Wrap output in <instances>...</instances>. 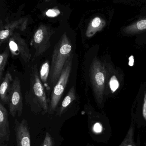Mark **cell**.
<instances>
[{"label": "cell", "instance_id": "obj_9", "mask_svg": "<svg viewBox=\"0 0 146 146\" xmlns=\"http://www.w3.org/2000/svg\"><path fill=\"white\" fill-rule=\"evenodd\" d=\"M28 19L26 18L20 19L7 24L3 28H1L0 31V44L5 42L16 33L17 30L24 31L28 25Z\"/></svg>", "mask_w": 146, "mask_h": 146}, {"label": "cell", "instance_id": "obj_4", "mask_svg": "<svg viewBox=\"0 0 146 146\" xmlns=\"http://www.w3.org/2000/svg\"><path fill=\"white\" fill-rule=\"evenodd\" d=\"M73 55L68 60L64 66L59 79L54 88L51 95L48 113L53 114L56 111L63 93L66 88L72 68Z\"/></svg>", "mask_w": 146, "mask_h": 146}, {"label": "cell", "instance_id": "obj_12", "mask_svg": "<svg viewBox=\"0 0 146 146\" xmlns=\"http://www.w3.org/2000/svg\"><path fill=\"white\" fill-rule=\"evenodd\" d=\"M106 21L99 17L93 19L88 25L86 30V36L90 38L94 36L96 32L101 31L106 25Z\"/></svg>", "mask_w": 146, "mask_h": 146}, {"label": "cell", "instance_id": "obj_15", "mask_svg": "<svg viewBox=\"0 0 146 146\" xmlns=\"http://www.w3.org/2000/svg\"><path fill=\"white\" fill-rule=\"evenodd\" d=\"M134 124L131 122L128 133L122 143L119 146H137L134 140Z\"/></svg>", "mask_w": 146, "mask_h": 146}, {"label": "cell", "instance_id": "obj_22", "mask_svg": "<svg viewBox=\"0 0 146 146\" xmlns=\"http://www.w3.org/2000/svg\"><path fill=\"white\" fill-rule=\"evenodd\" d=\"M142 115L143 118L146 121V92L144 93V99L142 106Z\"/></svg>", "mask_w": 146, "mask_h": 146}, {"label": "cell", "instance_id": "obj_3", "mask_svg": "<svg viewBox=\"0 0 146 146\" xmlns=\"http://www.w3.org/2000/svg\"><path fill=\"white\" fill-rule=\"evenodd\" d=\"M106 72L105 65L96 57L94 58L90 67V77L95 98L99 107L103 101Z\"/></svg>", "mask_w": 146, "mask_h": 146}, {"label": "cell", "instance_id": "obj_23", "mask_svg": "<svg viewBox=\"0 0 146 146\" xmlns=\"http://www.w3.org/2000/svg\"><path fill=\"white\" fill-rule=\"evenodd\" d=\"M129 65L130 66H133L134 65V57L132 55L129 58Z\"/></svg>", "mask_w": 146, "mask_h": 146}, {"label": "cell", "instance_id": "obj_6", "mask_svg": "<svg viewBox=\"0 0 146 146\" xmlns=\"http://www.w3.org/2000/svg\"><path fill=\"white\" fill-rule=\"evenodd\" d=\"M23 98L21 82L18 77L13 81L10 95L9 111L11 116L14 118L16 116L20 117L23 111Z\"/></svg>", "mask_w": 146, "mask_h": 146}, {"label": "cell", "instance_id": "obj_20", "mask_svg": "<svg viewBox=\"0 0 146 146\" xmlns=\"http://www.w3.org/2000/svg\"><path fill=\"white\" fill-rule=\"evenodd\" d=\"M89 125L90 129L94 133L98 134L100 133L102 130V126L101 123L99 122H96L92 124V125Z\"/></svg>", "mask_w": 146, "mask_h": 146}, {"label": "cell", "instance_id": "obj_25", "mask_svg": "<svg viewBox=\"0 0 146 146\" xmlns=\"http://www.w3.org/2000/svg\"><path fill=\"white\" fill-rule=\"evenodd\" d=\"M87 146H94V145H92V144H90V143H88L87 144Z\"/></svg>", "mask_w": 146, "mask_h": 146}, {"label": "cell", "instance_id": "obj_16", "mask_svg": "<svg viewBox=\"0 0 146 146\" xmlns=\"http://www.w3.org/2000/svg\"><path fill=\"white\" fill-rule=\"evenodd\" d=\"M9 52L10 49L7 48L3 52L0 54V80L1 81L3 78V73L5 70V66L7 63Z\"/></svg>", "mask_w": 146, "mask_h": 146}, {"label": "cell", "instance_id": "obj_1", "mask_svg": "<svg viewBox=\"0 0 146 146\" xmlns=\"http://www.w3.org/2000/svg\"><path fill=\"white\" fill-rule=\"evenodd\" d=\"M72 55V45L67 34L64 32L54 48L48 80L51 87L54 88L59 79L64 66Z\"/></svg>", "mask_w": 146, "mask_h": 146}, {"label": "cell", "instance_id": "obj_14", "mask_svg": "<svg viewBox=\"0 0 146 146\" xmlns=\"http://www.w3.org/2000/svg\"><path fill=\"white\" fill-rule=\"evenodd\" d=\"M146 30V17L124 28L123 31L127 35H134Z\"/></svg>", "mask_w": 146, "mask_h": 146}, {"label": "cell", "instance_id": "obj_5", "mask_svg": "<svg viewBox=\"0 0 146 146\" xmlns=\"http://www.w3.org/2000/svg\"><path fill=\"white\" fill-rule=\"evenodd\" d=\"M54 33L52 29L41 24L36 31L33 36V45L35 50L34 58L42 55L51 46V39Z\"/></svg>", "mask_w": 146, "mask_h": 146}, {"label": "cell", "instance_id": "obj_11", "mask_svg": "<svg viewBox=\"0 0 146 146\" xmlns=\"http://www.w3.org/2000/svg\"><path fill=\"white\" fill-rule=\"evenodd\" d=\"M13 81L11 74L9 72H7L3 78V82L0 87L1 102L4 105H9Z\"/></svg>", "mask_w": 146, "mask_h": 146}, {"label": "cell", "instance_id": "obj_21", "mask_svg": "<svg viewBox=\"0 0 146 146\" xmlns=\"http://www.w3.org/2000/svg\"><path fill=\"white\" fill-rule=\"evenodd\" d=\"M60 12L59 10L56 8L49 9L46 12V16L48 17H55L60 14Z\"/></svg>", "mask_w": 146, "mask_h": 146}, {"label": "cell", "instance_id": "obj_19", "mask_svg": "<svg viewBox=\"0 0 146 146\" xmlns=\"http://www.w3.org/2000/svg\"><path fill=\"white\" fill-rule=\"evenodd\" d=\"M41 146H54L53 138L48 132L46 133L44 141Z\"/></svg>", "mask_w": 146, "mask_h": 146}, {"label": "cell", "instance_id": "obj_10", "mask_svg": "<svg viewBox=\"0 0 146 146\" xmlns=\"http://www.w3.org/2000/svg\"><path fill=\"white\" fill-rule=\"evenodd\" d=\"M8 113L4 104L0 102V144L8 142L11 137Z\"/></svg>", "mask_w": 146, "mask_h": 146}, {"label": "cell", "instance_id": "obj_2", "mask_svg": "<svg viewBox=\"0 0 146 146\" xmlns=\"http://www.w3.org/2000/svg\"><path fill=\"white\" fill-rule=\"evenodd\" d=\"M25 97L26 102L34 112H41L42 114L48 113L49 106L36 65H34L31 69L30 89Z\"/></svg>", "mask_w": 146, "mask_h": 146}, {"label": "cell", "instance_id": "obj_17", "mask_svg": "<svg viewBox=\"0 0 146 146\" xmlns=\"http://www.w3.org/2000/svg\"><path fill=\"white\" fill-rule=\"evenodd\" d=\"M50 67L49 60H47L42 64L40 70V79L44 83H46L49 76Z\"/></svg>", "mask_w": 146, "mask_h": 146}, {"label": "cell", "instance_id": "obj_24", "mask_svg": "<svg viewBox=\"0 0 146 146\" xmlns=\"http://www.w3.org/2000/svg\"><path fill=\"white\" fill-rule=\"evenodd\" d=\"M0 146H8V145L6 143H4L0 144Z\"/></svg>", "mask_w": 146, "mask_h": 146}, {"label": "cell", "instance_id": "obj_13", "mask_svg": "<svg viewBox=\"0 0 146 146\" xmlns=\"http://www.w3.org/2000/svg\"><path fill=\"white\" fill-rule=\"evenodd\" d=\"M76 90H75V87L73 86L70 89L66 96L63 100L61 106L59 108V109L57 111V116L61 117L62 115L65 112L69 106L76 100Z\"/></svg>", "mask_w": 146, "mask_h": 146}, {"label": "cell", "instance_id": "obj_18", "mask_svg": "<svg viewBox=\"0 0 146 146\" xmlns=\"http://www.w3.org/2000/svg\"><path fill=\"white\" fill-rule=\"evenodd\" d=\"M109 85L111 91L112 93H114L118 88L119 87V82L116 76H113L111 77L109 82Z\"/></svg>", "mask_w": 146, "mask_h": 146}, {"label": "cell", "instance_id": "obj_7", "mask_svg": "<svg viewBox=\"0 0 146 146\" xmlns=\"http://www.w3.org/2000/svg\"><path fill=\"white\" fill-rule=\"evenodd\" d=\"M9 48L13 56H17L25 63L29 62L31 55L29 45L19 33H14L9 39Z\"/></svg>", "mask_w": 146, "mask_h": 146}, {"label": "cell", "instance_id": "obj_8", "mask_svg": "<svg viewBox=\"0 0 146 146\" xmlns=\"http://www.w3.org/2000/svg\"><path fill=\"white\" fill-rule=\"evenodd\" d=\"M14 131L17 146H31V138L28 122L23 118L21 121L16 119Z\"/></svg>", "mask_w": 146, "mask_h": 146}]
</instances>
